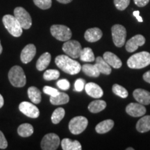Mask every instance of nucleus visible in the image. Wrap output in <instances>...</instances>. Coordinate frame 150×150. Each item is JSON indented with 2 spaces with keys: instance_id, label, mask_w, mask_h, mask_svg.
Wrapping results in <instances>:
<instances>
[{
  "instance_id": "obj_1",
  "label": "nucleus",
  "mask_w": 150,
  "mask_h": 150,
  "mask_svg": "<svg viewBox=\"0 0 150 150\" xmlns=\"http://www.w3.org/2000/svg\"><path fill=\"white\" fill-rule=\"evenodd\" d=\"M55 63L63 72L70 75L78 74L81 70V65L69 56L59 55L55 59Z\"/></svg>"
},
{
  "instance_id": "obj_2",
  "label": "nucleus",
  "mask_w": 150,
  "mask_h": 150,
  "mask_svg": "<svg viewBox=\"0 0 150 150\" xmlns=\"http://www.w3.org/2000/svg\"><path fill=\"white\" fill-rule=\"evenodd\" d=\"M150 64V53L141 52L131 56L127 60V65L131 69H142Z\"/></svg>"
},
{
  "instance_id": "obj_3",
  "label": "nucleus",
  "mask_w": 150,
  "mask_h": 150,
  "mask_svg": "<svg viewBox=\"0 0 150 150\" xmlns=\"http://www.w3.org/2000/svg\"><path fill=\"white\" fill-rule=\"evenodd\" d=\"M2 22L6 29L13 36L18 38L22 34V27L15 16L6 15L3 17Z\"/></svg>"
},
{
  "instance_id": "obj_4",
  "label": "nucleus",
  "mask_w": 150,
  "mask_h": 150,
  "mask_svg": "<svg viewBox=\"0 0 150 150\" xmlns=\"http://www.w3.org/2000/svg\"><path fill=\"white\" fill-rule=\"evenodd\" d=\"M8 79L14 87L18 88L24 87L27 82L23 69L18 65L13 66L9 71Z\"/></svg>"
},
{
  "instance_id": "obj_5",
  "label": "nucleus",
  "mask_w": 150,
  "mask_h": 150,
  "mask_svg": "<svg viewBox=\"0 0 150 150\" xmlns=\"http://www.w3.org/2000/svg\"><path fill=\"white\" fill-rule=\"evenodd\" d=\"M52 36L60 41L69 40L72 37V31L69 27L62 24H54L50 28Z\"/></svg>"
},
{
  "instance_id": "obj_6",
  "label": "nucleus",
  "mask_w": 150,
  "mask_h": 150,
  "mask_svg": "<svg viewBox=\"0 0 150 150\" xmlns=\"http://www.w3.org/2000/svg\"><path fill=\"white\" fill-rule=\"evenodd\" d=\"M112 38L114 44L117 47H122L126 42L127 30L121 24H115L111 28Z\"/></svg>"
},
{
  "instance_id": "obj_7",
  "label": "nucleus",
  "mask_w": 150,
  "mask_h": 150,
  "mask_svg": "<svg viewBox=\"0 0 150 150\" xmlns=\"http://www.w3.org/2000/svg\"><path fill=\"white\" fill-rule=\"evenodd\" d=\"M88 121L83 116H76L69 122V129L72 134L78 135L81 134L87 127Z\"/></svg>"
},
{
  "instance_id": "obj_8",
  "label": "nucleus",
  "mask_w": 150,
  "mask_h": 150,
  "mask_svg": "<svg viewBox=\"0 0 150 150\" xmlns=\"http://www.w3.org/2000/svg\"><path fill=\"white\" fill-rule=\"evenodd\" d=\"M63 51L72 59H77L80 57L81 52V45L78 41L76 40H67L63 45Z\"/></svg>"
},
{
  "instance_id": "obj_9",
  "label": "nucleus",
  "mask_w": 150,
  "mask_h": 150,
  "mask_svg": "<svg viewBox=\"0 0 150 150\" xmlns=\"http://www.w3.org/2000/svg\"><path fill=\"white\" fill-rule=\"evenodd\" d=\"M14 16L20 22L24 29H29L32 24V20L30 14L22 7H16L14 10Z\"/></svg>"
},
{
  "instance_id": "obj_10",
  "label": "nucleus",
  "mask_w": 150,
  "mask_h": 150,
  "mask_svg": "<svg viewBox=\"0 0 150 150\" xmlns=\"http://www.w3.org/2000/svg\"><path fill=\"white\" fill-rule=\"evenodd\" d=\"M61 143L58 135L50 133L43 137L41 141V148L43 150H55L57 149Z\"/></svg>"
},
{
  "instance_id": "obj_11",
  "label": "nucleus",
  "mask_w": 150,
  "mask_h": 150,
  "mask_svg": "<svg viewBox=\"0 0 150 150\" xmlns=\"http://www.w3.org/2000/svg\"><path fill=\"white\" fill-rule=\"evenodd\" d=\"M19 109L22 113L31 118H37L39 117L40 111L35 105L28 102H21L19 105Z\"/></svg>"
},
{
  "instance_id": "obj_12",
  "label": "nucleus",
  "mask_w": 150,
  "mask_h": 150,
  "mask_svg": "<svg viewBox=\"0 0 150 150\" xmlns=\"http://www.w3.org/2000/svg\"><path fill=\"white\" fill-rule=\"evenodd\" d=\"M145 43V38L143 35H136L126 42V50L128 52H134L138 50V47L142 46Z\"/></svg>"
},
{
  "instance_id": "obj_13",
  "label": "nucleus",
  "mask_w": 150,
  "mask_h": 150,
  "mask_svg": "<svg viewBox=\"0 0 150 150\" xmlns=\"http://www.w3.org/2000/svg\"><path fill=\"white\" fill-rule=\"evenodd\" d=\"M126 112L132 117H141L146 113V108L140 103H130L126 107Z\"/></svg>"
},
{
  "instance_id": "obj_14",
  "label": "nucleus",
  "mask_w": 150,
  "mask_h": 150,
  "mask_svg": "<svg viewBox=\"0 0 150 150\" xmlns=\"http://www.w3.org/2000/svg\"><path fill=\"white\" fill-rule=\"evenodd\" d=\"M36 54V47L34 45L29 44L24 47L21 52L20 59L24 64L29 63L32 61Z\"/></svg>"
},
{
  "instance_id": "obj_15",
  "label": "nucleus",
  "mask_w": 150,
  "mask_h": 150,
  "mask_svg": "<svg viewBox=\"0 0 150 150\" xmlns=\"http://www.w3.org/2000/svg\"><path fill=\"white\" fill-rule=\"evenodd\" d=\"M135 99L140 104L149 105L150 104V92L144 89H136L133 93Z\"/></svg>"
},
{
  "instance_id": "obj_16",
  "label": "nucleus",
  "mask_w": 150,
  "mask_h": 150,
  "mask_svg": "<svg viewBox=\"0 0 150 150\" xmlns=\"http://www.w3.org/2000/svg\"><path fill=\"white\" fill-rule=\"evenodd\" d=\"M84 88L86 90V93L93 98L97 99L99 97H102L103 96V94H104L102 88L99 85H97V83H93V82H91V83L85 85Z\"/></svg>"
},
{
  "instance_id": "obj_17",
  "label": "nucleus",
  "mask_w": 150,
  "mask_h": 150,
  "mask_svg": "<svg viewBox=\"0 0 150 150\" xmlns=\"http://www.w3.org/2000/svg\"><path fill=\"white\" fill-rule=\"evenodd\" d=\"M102 31L99 28L95 27L86 30L84 38L88 42H95L100 40L102 37Z\"/></svg>"
},
{
  "instance_id": "obj_18",
  "label": "nucleus",
  "mask_w": 150,
  "mask_h": 150,
  "mask_svg": "<svg viewBox=\"0 0 150 150\" xmlns=\"http://www.w3.org/2000/svg\"><path fill=\"white\" fill-rule=\"evenodd\" d=\"M103 59L105 60V61L108 63L110 66L113 67V68L118 69L121 67L122 63L121 60L117 57L115 54L110 52H105L103 55Z\"/></svg>"
},
{
  "instance_id": "obj_19",
  "label": "nucleus",
  "mask_w": 150,
  "mask_h": 150,
  "mask_svg": "<svg viewBox=\"0 0 150 150\" xmlns=\"http://www.w3.org/2000/svg\"><path fill=\"white\" fill-rule=\"evenodd\" d=\"M61 147L63 150H81V145L78 140H72L69 138H64L61 141Z\"/></svg>"
},
{
  "instance_id": "obj_20",
  "label": "nucleus",
  "mask_w": 150,
  "mask_h": 150,
  "mask_svg": "<svg viewBox=\"0 0 150 150\" xmlns=\"http://www.w3.org/2000/svg\"><path fill=\"white\" fill-rule=\"evenodd\" d=\"M95 65L102 74L108 75L111 73V67L105 61V60L100 56H98L97 59H95Z\"/></svg>"
},
{
  "instance_id": "obj_21",
  "label": "nucleus",
  "mask_w": 150,
  "mask_h": 150,
  "mask_svg": "<svg viewBox=\"0 0 150 150\" xmlns=\"http://www.w3.org/2000/svg\"><path fill=\"white\" fill-rule=\"evenodd\" d=\"M51 61V55L49 52H45L42 54L38 59L36 63V68L39 71H42L45 70L48 65H50Z\"/></svg>"
},
{
  "instance_id": "obj_22",
  "label": "nucleus",
  "mask_w": 150,
  "mask_h": 150,
  "mask_svg": "<svg viewBox=\"0 0 150 150\" xmlns=\"http://www.w3.org/2000/svg\"><path fill=\"white\" fill-rule=\"evenodd\" d=\"M114 126V122L112 120H106L99 122L95 127V131L99 134H106L112 129Z\"/></svg>"
},
{
  "instance_id": "obj_23",
  "label": "nucleus",
  "mask_w": 150,
  "mask_h": 150,
  "mask_svg": "<svg viewBox=\"0 0 150 150\" xmlns=\"http://www.w3.org/2000/svg\"><path fill=\"white\" fill-rule=\"evenodd\" d=\"M136 129L140 133L150 131V115H145L140 118L136 124Z\"/></svg>"
},
{
  "instance_id": "obj_24",
  "label": "nucleus",
  "mask_w": 150,
  "mask_h": 150,
  "mask_svg": "<svg viewBox=\"0 0 150 150\" xmlns=\"http://www.w3.org/2000/svg\"><path fill=\"white\" fill-rule=\"evenodd\" d=\"M28 95H29V99L34 104H39L41 102L42 96H41V92L38 88L34 86H31L29 88L27 91Z\"/></svg>"
},
{
  "instance_id": "obj_25",
  "label": "nucleus",
  "mask_w": 150,
  "mask_h": 150,
  "mask_svg": "<svg viewBox=\"0 0 150 150\" xmlns=\"http://www.w3.org/2000/svg\"><path fill=\"white\" fill-rule=\"evenodd\" d=\"M106 107V103L104 100H95L88 105V110L93 113H97L104 110Z\"/></svg>"
},
{
  "instance_id": "obj_26",
  "label": "nucleus",
  "mask_w": 150,
  "mask_h": 150,
  "mask_svg": "<svg viewBox=\"0 0 150 150\" xmlns=\"http://www.w3.org/2000/svg\"><path fill=\"white\" fill-rule=\"evenodd\" d=\"M81 70H83V73L87 76H92V77H98L100 74L96 65L92 64H85L81 66Z\"/></svg>"
},
{
  "instance_id": "obj_27",
  "label": "nucleus",
  "mask_w": 150,
  "mask_h": 150,
  "mask_svg": "<svg viewBox=\"0 0 150 150\" xmlns=\"http://www.w3.org/2000/svg\"><path fill=\"white\" fill-rule=\"evenodd\" d=\"M70 97L65 93H59V95L50 97V102L53 105H62L68 103Z\"/></svg>"
},
{
  "instance_id": "obj_28",
  "label": "nucleus",
  "mask_w": 150,
  "mask_h": 150,
  "mask_svg": "<svg viewBox=\"0 0 150 150\" xmlns=\"http://www.w3.org/2000/svg\"><path fill=\"white\" fill-rule=\"evenodd\" d=\"M18 134L22 137H29L33 134V127L31 125L24 123L20 125L18 129Z\"/></svg>"
},
{
  "instance_id": "obj_29",
  "label": "nucleus",
  "mask_w": 150,
  "mask_h": 150,
  "mask_svg": "<svg viewBox=\"0 0 150 150\" xmlns=\"http://www.w3.org/2000/svg\"><path fill=\"white\" fill-rule=\"evenodd\" d=\"M79 58L81 61L84 62H93L95 59L93 50L90 47L82 49Z\"/></svg>"
},
{
  "instance_id": "obj_30",
  "label": "nucleus",
  "mask_w": 150,
  "mask_h": 150,
  "mask_svg": "<svg viewBox=\"0 0 150 150\" xmlns=\"http://www.w3.org/2000/svg\"><path fill=\"white\" fill-rule=\"evenodd\" d=\"M65 114V111L64 108H58L54 110L52 115V122L54 125L59 124L62 120L63 119Z\"/></svg>"
},
{
  "instance_id": "obj_31",
  "label": "nucleus",
  "mask_w": 150,
  "mask_h": 150,
  "mask_svg": "<svg viewBox=\"0 0 150 150\" xmlns=\"http://www.w3.org/2000/svg\"><path fill=\"white\" fill-rule=\"evenodd\" d=\"M112 91L114 94H115L116 95H117L120 97H122V98H126V97H128L129 93L127 89L125 88L122 86L118 85V84H114L112 86Z\"/></svg>"
},
{
  "instance_id": "obj_32",
  "label": "nucleus",
  "mask_w": 150,
  "mask_h": 150,
  "mask_svg": "<svg viewBox=\"0 0 150 150\" xmlns=\"http://www.w3.org/2000/svg\"><path fill=\"white\" fill-rule=\"evenodd\" d=\"M60 72L57 70H53V69H50L47 70L43 74V78L46 81H52L56 80L59 78Z\"/></svg>"
},
{
  "instance_id": "obj_33",
  "label": "nucleus",
  "mask_w": 150,
  "mask_h": 150,
  "mask_svg": "<svg viewBox=\"0 0 150 150\" xmlns=\"http://www.w3.org/2000/svg\"><path fill=\"white\" fill-rule=\"evenodd\" d=\"M35 5L42 10H47L52 6V0H33Z\"/></svg>"
},
{
  "instance_id": "obj_34",
  "label": "nucleus",
  "mask_w": 150,
  "mask_h": 150,
  "mask_svg": "<svg viewBox=\"0 0 150 150\" xmlns=\"http://www.w3.org/2000/svg\"><path fill=\"white\" fill-rule=\"evenodd\" d=\"M114 4L120 11L125 10L130 4V0H114Z\"/></svg>"
},
{
  "instance_id": "obj_35",
  "label": "nucleus",
  "mask_w": 150,
  "mask_h": 150,
  "mask_svg": "<svg viewBox=\"0 0 150 150\" xmlns=\"http://www.w3.org/2000/svg\"><path fill=\"white\" fill-rule=\"evenodd\" d=\"M43 92L47 95H49L50 97L56 96V95H59L60 92L57 89L54 88L50 87V86H46L43 88Z\"/></svg>"
},
{
  "instance_id": "obj_36",
  "label": "nucleus",
  "mask_w": 150,
  "mask_h": 150,
  "mask_svg": "<svg viewBox=\"0 0 150 150\" xmlns=\"http://www.w3.org/2000/svg\"><path fill=\"white\" fill-rule=\"evenodd\" d=\"M85 80L83 79H78L76 80L74 83V91L77 92H81L83 90L86 85Z\"/></svg>"
},
{
  "instance_id": "obj_37",
  "label": "nucleus",
  "mask_w": 150,
  "mask_h": 150,
  "mask_svg": "<svg viewBox=\"0 0 150 150\" xmlns=\"http://www.w3.org/2000/svg\"><path fill=\"white\" fill-rule=\"evenodd\" d=\"M58 87L60 89L63 90V91H67L70 88V83L67 79H61L58 81L57 83H56Z\"/></svg>"
},
{
  "instance_id": "obj_38",
  "label": "nucleus",
  "mask_w": 150,
  "mask_h": 150,
  "mask_svg": "<svg viewBox=\"0 0 150 150\" xmlns=\"http://www.w3.org/2000/svg\"><path fill=\"white\" fill-rule=\"evenodd\" d=\"M8 147V142L6 139L4 135L0 131V149H4Z\"/></svg>"
},
{
  "instance_id": "obj_39",
  "label": "nucleus",
  "mask_w": 150,
  "mask_h": 150,
  "mask_svg": "<svg viewBox=\"0 0 150 150\" xmlns=\"http://www.w3.org/2000/svg\"><path fill=\"white\" fill-rule=\"evenodd\" d=\"M135 4L139 7H144L149 2V0H134Z\"/></svg>"
},
{
  "instance_id": "obj_40",
  "label": "nucleus",
  "mask_w": 150,
  "mask_h": 150,
  "mask_svg": "<svg viewBox=\"0 0 150 150\" xmlns=\"http://www.w3.org/2000/svg\"><path fill=\"white\" fill-rule=\"evenodd\" d=\"M133 15H134V16L136 17L137 20H138V22H143V20H142V17L140 16V11H134V13H133Z\"/></svg>"
},
{
  "instance_id": "obj_41",
  "label": "nucleus",
  "mask_w": 150,
  "mask_h": 150,
  "mask_svg": "<svg viewBox=\"0 0 150 150\" xmlns=\"http://www.w3.org/2000/svg\"><path fill=\"white\" fill-rule=\"evenodd\" d=\"M143 79L145 80L146 82L150 83V70L146 72L145 74H143Z\"/></svg>"
},
{
  "instance_id": "obj_42",
  "label": "nucleus",
  "mask_w": 150,
  "mask_h": 150,
  "mask_svg": "<svg viewBox=\"0 0 150 150\" xmlns=\"http://www.w3.org/2000/svg\"><path fill=\"white\" fill-rule=\"evenodd\" d=\"M59 3L61 4H69L70 3L72 0H57Z\"/></svg>"
},
{
  "instance_id": "obj_43",
  "label": "nucleus",
  "mask_w": 150,
  "mask_h": 150,
  "mask_svg": "<svg viewBox=\"0 0 150 150\" xmlns=\"http://www.w3.org/2000/svg\"><path fill=\"white\" fill-rule=\"evenodd\" d=\"M4 98L2 95L0 94V108H1L4 106Z\"/></svg>"
},
{
  "instance_id": "obj_44",
  "label": "nucleus",
  "mask_w": 150,
  "mask_h": 150,
  "mask_svg": "<svg viewBox=\"0 0 150 150\" xmlns=\"http://www.w3.org/2000/svg\"><path fill=\"white\" fill-rule=\"evenodd\" d=\"M2 50H3V48H2V46H1V41H0V54H1V52H2Z\"/></svg>"
},
{
  "instance_id": "obj_45",
  "label": "nucleus",
  "mask_w": 150,
  "mask_h": 150,
  "mask_svg": "<svg viewBox=\"0 0 150 150\" xmlns=\"http://www.w3.org/2000/svg\"><path fill=\"white\" fill-rule=\"evenodd\" d=\"M126 149L127 150H134V148H132V147H128V148H127Z\"/></svg>"
}]
</instances>
